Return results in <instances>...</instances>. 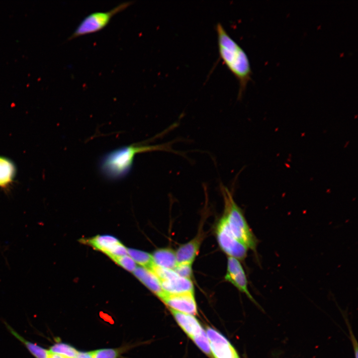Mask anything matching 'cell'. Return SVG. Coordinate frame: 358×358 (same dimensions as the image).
I'll use <instances>...</instances> for the list:
<instances>
[{"instance_id": "cell-4", "label": "cell", "mask_w": 358, "mask_h": 358, "mask_svg": "<svg viewBox=\"0 0 358 358\" xmlns=\"http://www.w3.org/2000/svg\"><path fill=\"white\" fill-rule=\"evenodd\" d=\"M133 1L122 2L107 11L92 12L85 17L77 26L68 40L97 32L105 27L114 15L125 10Z\"/></svg>"}, {"instance_id": "cell-24", "label": "cell", "mask_w": 358, "mask_h": 358, "mask_svg": "<svg viewBox=\"0 0 358 358\" xmlns=\"http://www.w3.org/2000/svg\"><path fill=\"white\" fill-rule=\"evenodd\" d=\"M48 358H68L65 356L54 353L49 351V354Z\"/></svg>"}, {"instance_id": "cell-15", "label": "cell", "mask_w": 358, "mask_h": 358, "mask_svg": "<svg viewBox=\"0 0 358 358\" xmlns=\"http://www.w3.org/2000/svg\"><path fill=\"white\" fill-rule=\"evenodd\" d=\"M15 169L8 160L0 157V186L10 182L14 177Z\"/></svg>"}, {"instance_id": "cell-21", "label": "cell", "mask_w": 358, "mask_h": 358, "mask_svg": "<svg viewBox=\"0 0 358 358\" xmlns=\"http://www.w3.org/2000/svg\"><path fill=\"white\" fill-rule=\"evenodd\" d=\"M92 358H117L119 351L116 349H107L90 352Z\"/></svg>"}, {"instance_id": "cell-11", "label": "cell", "mask_w": 358, "mask_h": 358, "mask_svg": "<svg viewBox=\"0 0 358 358\" xmlns=\"http://www.w3.org/2000/svg\"><path fill=\"white\" fill-rule=\"evenodd\" d=\"M133 272L140 281L159 297L161 298L165 295L159 279L151 270L139 267H137Z\"/></svg>"}, {"instance_id": "cell-20", "label": "cell", "mask_w": 358, "mask_h": 358, "mask_svg": "<svg viewBox=\"0 0 358 358\" xmlns=\"http://www.w3.org/2000/svg\"><path fill=\"white\" fill-rule=\"evenodd\" d=\"M112 260L119 266L130 271L133 272L137 268L136 263L128 255L115 257Z\"/></svg>"}, {"instance_id": "cell-23", "label": "cell", "mask_w": 358, "mask_h": 358, "mask_svg": "<svg viewBox=\"0 0 358 358\" xmlns=\"http://www.w3.org/2000/svg\"><path fill=\"white\" fill-rule=\"evenodd\" d=\"M74 358H92L90 353L78 352Z\"/></svg>"}, {"instance_id": "cell-22", "label": "cell", "mask_w": 358, "mask_h": 358, "mask_svg": "<svg viewBox=\"0 0 358 358\" xmlns=\"http://www.w3.org/2000/svg\"><path fill=\"white\" fill-rule=\"evenodd\" d=\"M173 270L179 275L191 279L192 275V264H177Z\"/></svg>"}, {"instance_id": "cell-14", "label": "cell", "mask_w": 358, "mask_h": 358, "mask_svg": "<svg viewBox=\"0 0 358 358\" xmlns=\"http://www.w3.org/2000/svg\"><path fill=\"white\" fill-rule=\"evenodd\" d=\"M87 242L107 256L115 246L120 243L116 238L110 235H98L87 240Z\"/></svg>"}, {"instance_id": "cell-1", "label": "cell", "mask_w": 358, "mask_h": 358, "mask_svg": "<svg viewBox=\"0 0 358 358\" xmlns=\"http://www.w3.org/2000/svg\"><path fill=\"white\" fill-rule=\"evenodd\" d=\"M216 30L220 57L238 81V96H241L252 74L248 56L220 23H217Z\"/></svg>"}, {"instance_id": "cell-9", "label": "cell", "mask_w": 358, "mask_h": 358, "mask_svg": "<svg viewBox=\"0 0 358 358\" xmlns=\"http://www.w3.org/2000/svg\"><path fill=\"white\" fill-rule=\"evenodd\" d=\"M161 299L170 309L174 310L190 315L197 313V306L194 293L188 292L178 294L165 293Z\"/></svg>"}, {"instance_id": "cell-7", "label": "cell", "mask_w": 358, "mask_h": 358, "mask_svg": "<svg viewBox=\"0 0 358 358\" xmlns=\"http://www.w3.org/2000/svg\"><path fill=\"white\" fill-rule=\"evenodd\" d=\"M225 279L232 283L240 291L245 293L253 302L257 303L249 291L246 275L239 260L228 257Z\"/></svg>"}, {"instance_id": "cell-8", "label": "cell", "mask_w": 358, "mask_h": 358, "mask_svg": "<svg viewBox=\"0 0 358 358\" xmlns=\"http://www.w3.org/2000/svg\"><path fill=\"white\" fill-rule=\"evenodd\" d=\"M163 279L160 280L162 288L167 294L194 293L191 279L179 275L173 269H170Z\"/></svg>"}, {"instance_id": "cell-19", "label": "cell", "mask_w": 358, "mask_h": 358, "mask_svg": "<svg viewBox=\"0 0 358 358\" xmlns=\"http://www.w3.org/2000/svg\"><path fill=\"white\" fill-rule=\"evenodd\" d=\"M191 339L205 354L209 356L211 355L209 341L204 330Z\"/></svg>"}, {"instance_id": "cell-12", "label": "cell", "mask_w": 358, "mask_h": 358, "mask_svg": "<svg viewBox=\"0 0 358 358\" xmlns=\"http://www.w3.org/2000/svg\"><path fill=\"white\" fill-rule=\"evenodd\" d=\"M170 310L178 324L191 339L203 330L199 321L192 315L171 309Z\"/></svg>"}, {"instance_id": "cell-17", "label": "cell", "mask_w": 358, "mask_h": 358, "mask_svg": "<svg viewBox=\"0 0 358 358\" xmlns=\"http://www.w3.org/2000/svg\"><path fill=\"white\" fill-rule=\"evenodd\" d=\"M11 333L19 340L22 342L27 347L30 352L36 358H48L49 351H47L44 348L31 343L29 341H26L23 338L19 336L16 332L10 328L9 326L8 327Z\"/></svg>"}, {"instance_id": "cell-2", "label": "cell", "mask_w": 358, "mask_h": 358, "mask_svg": "<svg viewBox=\"0 0 358 358\" xmlns=\"http://www.w3.org/2000/svg\"><path fill=\"white\" fill-rule=\"evenodd\" d=\"M152 151H166L174 153L171 143L158 145H138L123 147L104 155L100 161V169L107 178L116 179L125 176L130 171L136 154Z\"/></svg>"}, {"instance_id": "cell-5", "label": "cell", "mask_w": 358, "mask_h": 358, "mask_svg": "<svg viewBox=\"0 0 358 358\" xmlns=\"http://www.w3.org/2000/svg\"><path fill=\"white\" fill-rule=\"evenodd\" d=\"M216 234L220 248L229 257L238 260H243L246 258L248 248L232 235L224 215L217 225Z\"/></svg>"}, {"instance_id": "cell-18", "label": "cell", "mask_w": 358, "mask_h": 358, "mask_svg": "<svg viewBox=\"0 0 358 358\" xmlns=\"http://www.w3.org/2000/svg\"><path fill=\"white\" fill-rule=\"evenodd\" d=\"M50 351L68 358H74L78 352L73 347L63 343H58L53 345L50 348Z\"/></svg>"}, {"instance_id": "cell-10", "label": "cell", "mask_w": 358, "mask_h": 358, "mask_svg": "<svg viewBox=\"0 0 358 358\" xmlns=\"http://www.w3.org/2000/svg\"><path fill=\"white\" fill-rule=\"evenodd\" d=\"M202 240V235L199 234L180 246L175 251L177 264H192L198 253Z\"/></svg>"}, {"instance_id": "cell-6", "label": "cell", "mask_w": 358, "mask_h": 358, "mask_svg": "<svg viewBox=\"0 0 358 358\" xmlns=\"http://www.w3.org/2000/svg\"><path fill=\"white\" fill-rule=\"evenodd\" d=\"M205 333L214 358H239L235 349L221 334L210 327L206 328Z\"/></svg>"}, {"instance_id": "cell-13", "label": "cell", "mask_w": 358, "mask_h": 358, "mask_svg": "<svg viewBox=\"0 0 358 358\" xmlns=\"http://www.w3.org/2000/svg\"><path fill=\"white\" fill-rule=\"evenodd\" d=\"M152 256L154 265L158 267L173 269L177 264L175 251L171 248L159 249Z\"/></svg>"}, {"instance_id": "cell-3", "label": "cell", "mask_w": 358, "mask_h": 358, "mask_svg": "<svg viewBox=\"0 0 358 358\" xmlns=\"http://www.w3.org/2000/svg\"><path fill=\"white\" fill-rule=\"evenodd\" d=\"M221 191L225 204L223 215L231 233L248 249L256 251L258 240L247 223L242 210L234 201L228 188L222 186Z\"/></svg>"}, {"instance_id": "cell-16", "label": "cell", "mask_w": 358, "mask_h": 358, "mask_svg": "<svg viewBox=\"0 0 358 358\" xmlns=\"http://www.w3.org/2000/svg\"><path fill=\"white\" fill-rule=\"evenodd\" d=\"M127 255L142 267L151 269L154 264L152 255L140 250L127 249Z\"/></svg>"}]
</instances>
